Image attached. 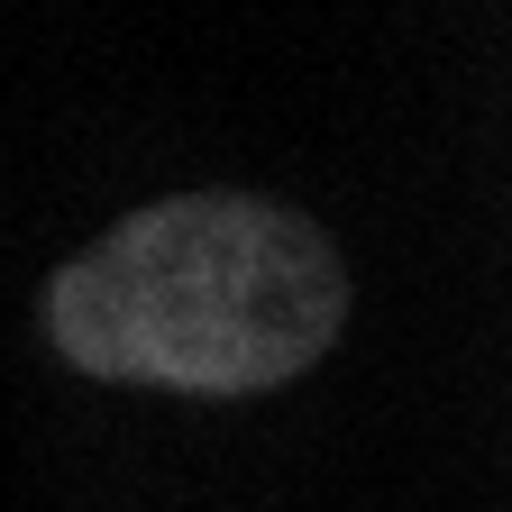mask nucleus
Returning <instances> with one entry per match:
<instances>
[{"mask_svg": "<svg viewBox=\"0 0 512 512\" xmlns=\"http://www.w3.org/2000/svg\"><path fill=\"white\" fill-rule=\"evenodd\" d=\"M348 266L302 211L247 192H174L92 238L46 293V330L83 375L165 394H266L330 357Z\"/></svg>", "mask_w": 512, "mask_h": 512, "instance_id": "1", "label": "nucleus"}]
</instances>
